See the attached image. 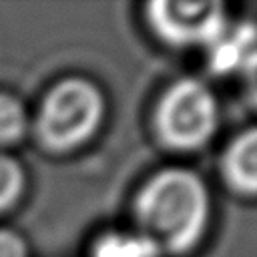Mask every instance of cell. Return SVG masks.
I'll return each instance as SVG.
<instances>
[{
    "mask_svg": "<svg viewBox=\"0 0 257 257\" xmlns=\"http://www.w3.org/2000/svg\"><path fill=\"white\" fill-rule=\"evenodd\" d=\"M211 193L205 179L183 165L153 171L135 191L133 229L151 239L165 257H185L211 225Z\"/></svg>",
    "mask_w": 257,
    "mask_h": 257,
    "instance_id": "6da1fadb",
    "label": "cell"
},
{
    "mask_svg": "<svg viewBox=\"0 0 257 257\" xmlns=\"http://www.w3.org/2000/svg\"><path fill=\"white\" fill-rule=\"evenodd\" d=\"M108 100L102 86L82 74L56 78L30 110V139L50 157H68L88 147L104 126Z\"/></svg>",
    "mask_w": 257,
    "mask_h": 257,
    "instance_id": "7a4b0ae2",
    "label": "cell"
},
{
    "mask_svg": "<svg viewBox=\"0 0 257 257\" xmlns=\"http://www.w3.org/2000/svg\"><path fill=\"white\" fill-rule=\"evenodd\" d=\"M221 110L213 88L197 76L171 80L151 110L155 143L169 153H195L207 147L219 131Z\"/></svg>",
    "mask_w": 257,
    "mask_h": 257,
    "instance_id": "3957f363",
    "label": "cell"
},
{
    "mask_svg": "<svg viewBox=\"0 0 257 257\" xmlns=\"http://www.w3.org/2000/svg\"><path fill=\"white\" fill-rule=\"evenodd\" d=\"M143 22L155 40L171 50H205L223 32L229 16L221 2L151 0L143 6Z\"/></svg>",
    "mask_w": 257,
    "mask_h": 257,
    "instance_id": "277c9868",
    "label": "cell"
},
{
    "mask_svg": "<svg viewBox=\"0 0 257 257\" xmlns=\"http://www.w3.org/2000/svg\"><path fill=\"white\" fill-rule=\"evenodd\" d=\"M205 56L215 76H241L257 58V22L229 20L223 32L205 48Z\"/></svg>",
    "mask_w": 257,
    "mask_h": 257,
    "instance_id": "5b68a950",
    "label": "cell"
},
{
    "mask_svg": "<svg viewBox=\"0 0 257 257\" xmlns=\"http://www.w3.org/2000/svg\"><path fill=\"white\" fill-rule=\"evenodd\" d=\"M219 171L229 191L257 199V124L241 131L227 143Z\"/></svg>",
    "mask_w": 257,
    "mask_h": 257,
    "instance_id": "8992f818",
    "label": "cell"
},
{
    "mask_svg": "<svg viewBox=\"0 0 257 257\" xmlns=\"http://www.w3.org/2000/svg\"><path fill=\"white\" fill-rule=\"evenodd\" d=\"M86 257H165L137 229H104L88 245Z\"/></svg>",
    "mask_w": 257,
    "mask_h": 257,
    "instance_id": "52a82bcc",
    "label": "cell"
},
{
    "mask_svg": "<svg viewBox=\"0 0 257 257\" xmlns=\"http://www.w3.org/2000/svg\"><path fill=\"white\" fill-rule=\"evenodd\" d=\"M26 139H30V108L18 94L0 88V153H12Z\"/></svg>",
    "mask_w": 257,
    "mask_h": 257,
    "instance_id": "ba28073f",
    "label": "cell"
},
{
    "mask_svg": "<svg viewBox=\"0 0 257 257\" xmlns=\"http://www.w3.org/2000/svg\"><path fill=\"white\" fill-rule=\"evenodd\" d=\"M28 189V173L12 153H0V217L14 211Z\"/></svg>",
    "mask_w": 257,
    "mask_h": 257,
    "instance_id": "9c48e42d",
    "label": "cell"
},
{
    "mask_svg": "<svg viewBox=\"0 0 257 257\" xmlns=\"http://www.w3.org/2000/svg\"><path fill=\"white\" fill-rule=\"evenodd\" d=\"M0 257H32L28 239L10 227H0Z\"/></svg>",
    "mask_w": 257,
    "mask_h": 257,
    "instance_id": "30bf717a",
    "label": "cell"
},
{
    "mask_svg": "<svg viewBox=\"0 0 257 257\" xmlns=\"http://www.w3.org/2000/svg\"><path fill=\"white\" fill-rule=\"evenodd\" d=\"M243 94L247 104L257 112V58L243 70Z\"/></svg>",
    "mask_w": 257,
    "mask_h": 257,
    "instance_id": "8fae6325",
    "label": "cell"
}]
</instances>
